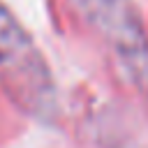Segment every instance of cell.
<instances>
[{
    "label": "cell",
    "instance_id": "1",
    "mask_svg": "<svg viewBox=\"0 0 148 148\" xmlns=\"http://www.w3.org/2000/svg\"><path fill=\"white\" fill-rule=\"evenodd\" d=\"M0 86L25 113L49 120L58 109L56 83L35 42L0 0Z\"/></svg>",
    "mask_w": 148,
    "mask_h": 148
},
{
    "label": "cell",
    "instance_id": "2",
    "mask_svg": "<svg viewBox=\"0 0 148 148\" xmlns=\"http://www.w3.org/2000/svg\"><path fill=\"white\" fill-rule=\"evenodd\" d=\"M81 18L113 51L125 74L148 95V35L132 0H72Z\"/></svg>",
    "mask_w": 148,
    "mask_h": 148
}]
</instances>
